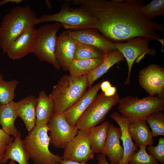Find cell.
Returning a JSON list of instances; mask_svg holds the SVG:
<instances>
[{
  "instance_id": "cell-41",
  "label": "cell",
  "mask_w": 164,
  "mask_h": 164,
  "mask_svg": "<svg viewBox=\"0 0 164 164\" xmlns=\"http://www.w3.org/2000/svg\"><path fill=\"white\" fill-rule=\"evenodd\" d=\"M2 104H1L0 103V108Z\"/></svg>"
},
{
  "instance_id": "cell-7",
  "label": "cell",
  "mask_w": 164,
  "mask_h": 164,
  "mask_svg": "<svg viewBox=\"0 0 164 164\" xmlns=\"http://www.w3.org/2000/svg\"><path fill=\"white\" fill-rule=\"evenodd\" d=\"M120 98L117 93L112 96L107 97L102 92L81 115L75 125L79 130L88 132L104 120L110 110L118 103Z\"/></svg>"
},
{
  "instance_id": "cell-1",
  "label": "cell",
  "mask_w": 164,
  "mask_h": 164,
  "mask_svg": "<svg viewBox=\"0 0 164 164\" xmlns=\"http://www.w3.org/2000/svg\"><path fill=\"white\" fill-rule=\"evenodd\" d=\"M73 4L84 9L97 20L92 28L112 42L120 43L141 37L150 41L163 40L156 31L163 26L145 19L139 10L143 0H72Z\"/></svg>"
},
{
  "instance_id": "cell-33",
  "label": "cell",
  "mask_w": 164,
  "mask_h": 164,
  "mask_svg": "<svg viewBox=\"0 0 164 164\" xmlns=\"http://www.w3.org/2000/svg\"><path fill=\"white\" fill-rule=\"evenodd\" d=\"M14 139V137L8 135L2 128L0 129V162L4 156L8 145Z\"/></svg>"
},
{
  "instance_id": "cell-20",
  "label": "cell",
  "mask_w": 164,
  "mask_h": 164,
  "mask_svg": "<svg viewBox=\"0 0 164 164\" xmlns=\"http://www.w3.org/2000/svg\"><path fill=\"white\" fill-rule=\"evenodd\" d=\"M21 137V133L19 132L14 140L8 145L0 164L6 163L9 159L14 160L19 164H29L28 161L30 157Z\"/></svg>"
},
{
  "instance_id": "cell-22",
  "label": "cell",
  "mask_w": 164,
  "mask_h": 164,
  "mask_svg": "<svg viewBox=\"0 0 164 164\" xmlns=\"http://www.w3.org/2000/svg\"><path fill=\"white\" fill-rule=\"evenodd\" d=\"M128 130L137 147L142 145H151L153 144V137L145 121L129 123Z\"/></svg>"
},
{
  "instance_id": "cell-28",
  "label": "cell",
  "mask_w": 164,
  "mask_h": 164,
  "mask_svg": "<svg viewBox=\"0 0 164 164\" xmlns=\"http://www.w3.org/2000/svg\"><path fill=\"white\" fill-rule=\"evenodd\" d=\"M19 81L13 79L6 81L3 79V75L0 71V103L2 105L13 101L15 97V91Z\"/></svg>"
},
{
  "instance_id": "cell-6",
  "label": "cell",
  "mask_w": 164,
  "mask_h": 164,
  "mask_svg": "<svg viewBox=\"0 0 164 164\" xmlns=\"http://www.w3.org/2000/svg\"><path fill=\"white\" fill-rule=\"evenodd\" d=\"M96 21V19L83 8H71L62 4L59 12L52 15H44L38 18L37 23L55 22L60 24L67 30H73L92 28Z\"/></svg>"
},
{
  "instance_id": "cell-16",
  "label": "cell",
  "mask_w": 164,
  "mask_h": 164,
  "mask_svg": "<svg viewBox=\"0 0 164 164\" xmlns=\"http://www.w3.org/2000/svg\"><path fill=\"white\" fill-rule=\"evenodd\" d=\"M121 136V128L110 124L106 141L100 153L108 156L110 164H119L123 159L124 151L120 144Z\"/></svg>"
},
{
  "instance_id": "cell-36",
  "label": "cell",
  "mask_w": 164,
  "mask_h": 164,
  "mask_svg": "<svg viewBox=\"0 0 164 164\" xmlns=\"http://www.w3.org/2000/svg\"><path fill=\"white\" fill-rule=\"evenodd\" d=\"M112 86L110 82L108 80H102L100 88L102 91V92H104L109 87Z\"/></svg>"
},
{
  "instance_id": "cell-13",
  "label": "cell",
  "mask_w": 164,
  "mask_h": 164,
  "mask_svg": "<svg viewBox=\"0 0 164 164\" xmlns=\"http://www.w3.org/2000/svg\"><path fill=\"white\" fill-rule=\"evenodd\" d=\"M65 31L74 39L82 43L95 46L105 54L117 50L113 43L96 29L86 28Z\"/></svg>"
},
{
  "instance_id": "cell-31",
  "label": "cell",
  "mask_w": 164,
  "mask_h": 164,
  "mask_svg": "<svg viewBox=\"0 0 164 164\" xmlns=\"http://www.w3.org/2000/svg\"><path fill=\"white\" fill-rule=\"evenodd\" d=\"M139 150L131 156L128 164H160L158 161L146 151V146H140Z\"/></svg>"
},
{
  "instance_id": "cell-35",
  "label": "cell",
  "mask_w": 164,
  "mask_h": 164,
  "mask_svg": "<svg viewBox=\"0 0 164 164\" xmlns=\"http://www.w3.org/2000/svg\"><path fill=\"white\" fill-rule=\"evenodd\" d=\"M96 159L97 161V164H110L107 160L106 156L100 153L98 154Z\"/></svg>"
},
{
  "instance_id": "cell-3",
  "label": "cell",
  "mask_w": 164,
  "mask_h": 164,
  "mask_svg": "<svg viewBox=\"0 0 164 164\" xmlns=\"http://www.w3.org/2000/svg\"><path fill=\"white\" fill-rule=\"evenodd\" d=\"M88 87L87 76L74 77L63 75L49 95L54 105V113L62 114L77 102Z\"/></svg>"
},
{
  "instance_id": "cell-9",
  "label": "cell",
  "mask_w": 164,
  "mask_h": 164,
  "mask_svg": "<svg viewBox=\"0 0 164 164\" xmlns=\"http://www.w3.org/2000/svg\"><path fill=\"white\" fill-rule=\"evenodd\" d=\"M127 41L125 43H114L116 49L122 53L127 61L128 72L127 77L125 82L126 85L130 83L131 73L134 62L136 60V63L139 62L146 54L154 56L156 53L155 50L149 46L150 40L148 38L137 37Z\"/></svg>"
},
{
  "instance_id": "cell-27",
  "label": "cell",
  "mask_w": 164,
  "mask_h": 164,
  "mask_svg": "<svg viewBox=\"0 0 164 164\" xmlns=\"http://www.w3.org/2000/svg\"><path fill=\"white\" fill-rule=\"evenodd\" d=\"M74 60H80L104 57L106 54L99 48L75 40Z\"/></svg>"
},
{
  "instance_id": "cell-40",
  "label": "cell",
  "mask_w": 164,
  "mask_h": 164,
  "mask_svg": "<svg viewBox=\"0 0 164 164\" xmlns=\"http://www.w3.org/2000/svg\"><path fill=\"white\" fill-rule=\"evenodd\" d=\"M9 164H16L14 160H11Z\"/></svg>"
},
{
  "instance_id": "cell-2",
  "label": "cell",
  "mask_w": 164,
  "mask_h": 164,
  "mask_svg": "<svg viewBox=\"0 0 164 164\" xmlns=\"http://www.w3.org/2000/svg\"><path fill=\"white\" fill-rule=\"evenodd\" d=\"M36 13L29 5L13 8L3 18L0 25V48L6 53L10 45L27 28L37 24Z\"/></svg>"
},
{
  "instance_id": "cell-37",
  "label": "cell",
  "mask_w": 164,
  "mask_h": 164,
  "mask_svg": "<svg viewBox=\"0 0 164 164\" xmlns=\"http://www.w3.org/2000/svg\"><path fill=\"white\" fill-rule=\"evenodd\" d=\"M23 1L22 0H4L0 1V6H2L8 3H15L18 5Z\"/></svg>"
},
{
  "instance_id": "cell-4",
  "label": "cell",
  "mask_w": 164,
  "mask_h": 164,
  "mask_svg": "<svg viewBox=\"0 0 164 164\" xmlns=\"http://www.w3.org/2000/svg\"><path fill=\"white\" fill-rule=\"evenodd\" d=\"M49 131L47 125H36L23 140L30 159L35 164H59L63 160L62 156L52 153L49 149Z\"/></svg>"
},
{
  "instance_id": "cell-8",
  "label": "cell",
  "mask_w": 164,
  "mask_h": 164,
  "mask_svg": "<svg viewBox=\"0 0 164 164\" xmlns=\"http://www.w3.org/2000/svg\"><path fill=\"white\" fill-rule=\"evenodd\" d=\"M62 26L58 22L41 26L37 30L33 52L40 61L48 62L58 70L61 67L56 59L55 50L56 34Z\"/></svg>"
},
{
  "instance_id": "cell-30",
  "label": "cell",
  "mask_w": 164,
  "mask_h": 164,
  "mask_svg": "<svg viewBox=\"0 0 164 164\" xmlns=\"http://www.w3.org/2000/svg\"><path fill=\"white\" fill-rule=\"evenodd\" d=\"M145 121L151 129L153 137L164 136V114L162 111L152 113L146 118Z\"/></svg>"
},
{
  "instance_id": "cell-14",
  "label": "cell",
  "mask_w": 164,
  "mask_h": 164,
  "mask_svg": "<svg viewBox=\"0 0 164 164\" xmlns=\"http://www.w3.org/2000/svg\"><path fill=\"white\" fill-rule=\"evenodd\" d=\"M37 30L34 27H29L12 43L6 53L10 58L19 59L33 52Z\"/></svg>"
},
{
  "instance_id": "cell-10",
  "label": "cell",
  "mask_w": 164,
  "mask_h": 164,
  "mask_svg": "<svg viewBox=\"0 0 164 164\" xmlns=\"http://www.w3.org/2000/svg\"><path fill=\"white\" fill-rule=\"evenodd\" d=\"M47 126L50 132V143L58 149H64L79 130L76 125H70L68 123L63 114L54 113Z\"/></svg>"
},
{
  "instance_id": "cell-17",
  "label": "cell",
  "mask_w": 164,
  "mask_h": 164,
  "mask_svg": "<svg viewBox=\"0 0 164 164\" xmlns=\"http://www.w3.org/2000/svg\"><path fill=\"white\" fill-rule=\"evenodd\" d=\"M102 81L89 88L77 102L63 114L70 125H75L78 119L94 100Z\"/></svg>"
},
{
  "instance_id": "cell-23",
  "label": "cell",
  "mask_w": 164,
  "mask_h": 164,
  "mask_svg": "<svg viewBox=\"0 0 164 164\" xmlns=\"http://www.w3.org/2000/svg\"><path fill=\"white\" fill-rule=\"evenodd\" d=\"M18 115L15 102H11L2 105L0 108V125L2 129L8 135L15 138L19 132L14 125Z\"/></svg>"
},
{
  "instance_id": "cell-15",
  "label": "cell",
  "mask_w": 164,
  "mask_h": 164,
  "mask_svg": "<svg viewBox=\"0 0 164 164\" xmlns=\"http://www.w3.org/2000/svg\"><path fill=\"white\" fill-rule=\"evenodd\" d=\"M75 49L74 39L68 35L65 30L57 36L55 54L61 68L68 71L69 67L74 60Z\"/></svg>"
},
{
  "instance_id": "cell-25",
  "label": "cell",
  "mask_w": 164,
  "mask_h": 164,
  "mask_svg": "<svg viewBox=\"0 0 164 164\" xmlns=\"http://www.w3.org/2000/svg\"><path fill=\"white\" fill-rule=\"evenodd\" d=\"M110 124L108 121H104L100 125L92 128L87 132L91 149L95 154L100 153L103 148Z\"/></svg>"
},
{
  "instance_id": "cell-19",
  "label": "cell",
  "mask_w": 164,
  "mask_h": 164,
  "mask_svg": "<svg viewBox=\"0 0 164 164\" xmlns=\"http://www.w3.org/2000/svg\"><path fill=\"white\" fill-rule=\"evenodd\" d=\"M36 98L29 95L15 102L18 117L22 120L29 132L36 126L35 108Z\"/></svg>"
},
{
  "instance_id": "cell-38",
  "label": "cell",
  "mask_w": 164,
  "mask_h": 164,
  "mask_svg": "<svg viewBox=\"0 0 164 164\" xmlns=\"http://www.w3.org/2000/svg\"><path fill=\"white\" fill-rule=\"evenodd\" d=\"M59 164H88L87 163L79 162L74 161L62 160Z\"/></svg>"
},
{
  "instance_id": "cell-18",
  "label": "cell",
  "mask_w": 164,
  "mask_h": 164,
  "mask_svg": "<svg viewBox=\"0 0 164 164\" xmlns=\"http://www.w3.org/2000/svg\"><path fill=\"white\" fill-rule=\"evenodd\" d=\"M110 117L118 123L121 132V139L122 142L124 154L119 164H128L131 156L138 150V147L133 142L128 130L130 122L117 112H113Z\"/></svg>"
},
{
  "instance_id": "cell-26",
  "label": "cell",
  "mask_w": 164,
  "mask_h": 164,
  "mask_svg": "<svg viewBox=\"0 0 164 164\" xmlns=\"http://www.w3.org/2000/svg\"><path fill=\"white\" fill-rule=\"evenodd\" d=\"M104 58L74 60L69 67V75L74 77L87 76L100 65Z\"/></svg>"
},
{
  "instance_id": "cell-12",
  "label": "cell",
  "mask_w": 164,
  "mask_h": 164,
  "mask_svg": "<svg viewBox=\"0 0 164 164\" xmlns=\"http://www.w3.org/2000/svg\"><path fill=\"white\" fill-rule=\"evenodd\" d=\"M139 83L149 95L164 99V68L152 64L142 70L138 75Z\"/></svg>"
},
{
  "instance_id": "cell-21",
  "label": "cell",
  "mask_w": 164,
  "mask_h": 164,
  "mask_svg": "<svg viewBox=\"0 0 164 164\" xmlns=\"http://www.w3.org/2000/svg\"><path fill=\"white\" fill-rule=\"evenodd\" d=\"M54 113L52 100L45 91L39 92L35 108L36 125H47Z\"/></svg>"
},
{
  "instance_id": "cell-32",
  "label": "cell",
  "mask_w": 164,
  "mask_h": 164,
  "mask_svg": "<svg viewBox=\"0 0 164 164\" xmlns=\"http://www.w3.org/2000/svg\"><path fill=\"white\" fill-rule=\"evenodd\" d=\"M156 146L152 145L147 147L148 152L161 164H164V138L160 137Z\"/></svg>"
},
{
  "instance_id": "cell-39",
  "label": "cell",
  "mask_w": 164,
  "mask_h": 164,
  "mask_svg": "<svg viewBox=\"0 0 164 164\" xmlns=\"http://www.w3.org/2000/svg\"><path fill=\"white\" fill-rule=\"evenodd\" d=\"M47 6L48 8H50L51 5H50V2L49 1H46Z\"/></svg>"
},
{
  "instance_id": "cell-29",
  "label": "cell",
  "mask_w": 164,
  "mask_h": 164,
  "mask_svg": "<svg viewBox=\"0 0 164 164\" xmlns=\"http://www.w3.org/2000/svg\"><path fill=\"white\" fill-rule=\"evenodd\" d=\"M139 11L145 19L151 20L164 14V0H153L148 4L142 6Z\"/></svg>"
},
{
  "instance_id": "cell-34",
  "label": "cell",
  "mask_w": 164,
  "mask_h": 164,
  "mask_svg": "<svg viewBox=\"0 0 164 164\" xmlns=\"http://www.w3.org/2000/svg\"><path fill=\"white\" fill-rule=\"evenodd\" d=\"M116 93V87L114 86H111L104 92V94L106 96L111 97L114 95Z\"/></svg>"
},
{
  "instance_id": "cell-11",
  "label": "cell",
  "mask_w": 164,
  "mask_h": 164,
  "mask_svg": "<svg viewBox=\"0 0 164 164\" xmlns=\"http://www.w3.org/2000/svg\"><path fill=\"white\" fill-rule=\"evenodd\" d=\"M95 153L91 150L87 132L79 130L77 135L64 149L63 160L87 163L94 159Z\"/></svg>"
},
{
  "instance_id": "cell-5",
  "label": "cell",
  "mask_w": 164,
  "mask_h": 164,
  "mask_svg": "<svg viewBox=\"0 0 164 164\" xmlns=\"http://www.w3.org/2000/svg\"><path fill=\"white\" fill-rule=\"evenodd\" d=\"M117 108L121 115L129 122L145 121L152 113L164 111V99L149 95L142 99L127 96L120 98Z\"/></svg>"
},
{
  "instance_id": "cell-24",
  "label": "cell",
  "mask_w": 164,
  "mask_h": 164,
  "mask_svg": "<svg viewBox=\"0 0 164 164\" xmlns=\"http://www.w3.org/2000/svg\"><path fill=\"white\" fill-rule=\"evenodd\" d=\"M125 59L122 53L118 50L106 54L100 65L87 75L89 88L92 86L96 80L106 73L114 64Z\"/></svg>"
}]
</instances>
